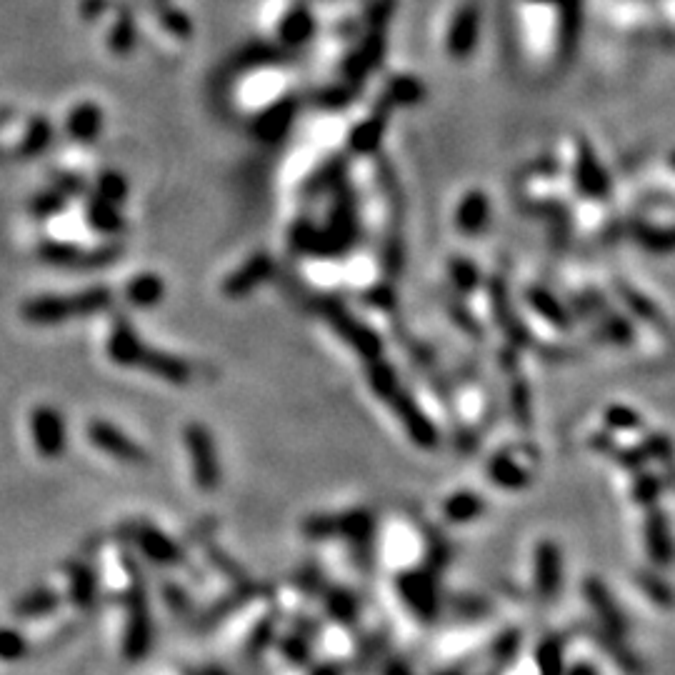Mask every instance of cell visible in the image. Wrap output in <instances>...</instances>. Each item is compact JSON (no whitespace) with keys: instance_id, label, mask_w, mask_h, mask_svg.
<instances>
[{"instance_id":"1","label":"cell","mask_w":675,"mask_h":675,"mask_svg":"<svg viewBox=\"0 0 675 675\" xmlns=\"http://www.w3.org/2000/svg\"><path fill=\"white\" fill-rule=\"evenodd\" d=\"M108 303V293L105 290H85V293L70 295V298H40L28 303L25 315L35 323H53V320H63L68 315H83L93 313V310L103 308Z\"/></svg>"},{"instance_id":"2","label":"cell","mask_w":675,"mask_h":675,"mask_svg":"<svg viewBox=\"0 0 675 675\" xmlns=\"http://www.w3.org/2000/svg\"><path fill=\"white\" fill-rule=\"evenodd\" d=\"M185 438H188V450H190V458H193L195 480H198V485L203 490H213L220 478L213 440H210V435L205 433L200 425H190Z\"/></svg>"},{"instance_id":"3","label":"cell","mask_w":675,"mask_h":675,"mask_svg":"<svg viewBox=\"0 0 675 675\" xmlns=\"http://www.w3.org/2000/svg\"><path fill=\"white\" fill-rule=\"evenodd\" d=\"M33 435L35 445L43 455L55 458V455L63 453L65 448V428L63 418L58 415V410L53 408H38L33 413Z\"/></svg>"},{"instance_id":"4","label":"cell","mask_w":675,"mask_h":675,"mask_svg":"<svg viewBox=\"0 0 675 675\" xmlns=\"http://www.w3.org/2000/svg\"><path fill=\"white\" fill-rule=\"evenodd\" d=\"M560 550L555 543H540L538 553H535V590L540 598H553L560 588Z\"/></svg>"},{"instance_id":"5","label":"cell","mask_w":675,"mask_h":675,"mask_svg":"<svg viewBox=\"0 0 675 675\" xmlns=\"http://www.w3.org/2000/svg\"><path fill=\"white\" fill-rule=\"evenodd\" d=\"M88 435L100 450L115 455V458H123V460H143L145 458L143 450H140L138 445H135L133 440L128 438V435H123L118 428H113V425L93 423L88 428Z\"/></svg>"},{"instance_id":"6","label":"cell","mask_w":675,"mask_h":675,"mask_svg":"<svg viewBox=\"0 0 675 675\" xmlns=\"http://www.w3.org/2000/svg\"><path fill=\"white\" fill-rule=\"evenodd\" d=\"M135 540H138V548L148 555L150 560L160 565H170L175 560H180V548L170 538H165L160 530L155 528H140L135 530Z\"/></svg>"},{"instance_id":"7","label":"cell","mask_w":675,"mask_h":675,"mask_svg":"<svg viewBox=\"0 0 675 675\" xmlns=\"http://www.w3.org/2000/svg\"><path fill=\"white\" fill-rule=\"evenodd\" d=\"M268 273H270V260L263 258V255H258V258L248 260V263H245L243 268L233 275V278H228L225 290H228L230 295H243V293H248L250 288H255V283H260V280H263Z\"/></svg>"},{"instance_id":"8","label":"cell","mask_w":675,"mask_h":675,"mask_svg":"<svg viewBox=\"0 0 675 675\" xmlns=\"http://www.w3.org/2000/svg\"><path fill=\"white\" fill-rule=\"evenodd\" d=\"M108 350H110V355H113V360H118V363H125V365L138 363V360H143V355H145V350L140 348V340L135 338V333L125 323H120L118 328H115Z\"/></svg>"},{"instance_id":"9","label":"cell","mask_w":675,"mask_h":675,"mask_svg":"<svg viewBox=\"0 0 675 675\" xmlns=\"http://www.w3.org/2000/svg\"><path fill=\"white\" fill-rule=\"evenodd\" d=\"M100 110L93 103H83L68 118V133L78 140H93L100 133Z\"/></svg>"},{"instance_id":"10","label":"cell","mask_w":675,"mask_h":675,"mask_svg":"<svg viewBox=\"0 0 675 675\" xmlns=\"http://www.w3.org/2000/svg\"><path fill=\"white\" fill-rule=\"evenodd\" d=\"M488 220V200L483 198L480 193H470L465 195V200L460 203L458 210V225L465 230V233H478L480 228Z\"/></svg>"},{"instance_id":"11","label":"cell","mask_w":675,"mask_h":675,"mask_svg":"<svg viewBox=\"0 0 675 675\" xmlns=\"http://www.w3.org/2000/svg\"><path fill=\"white\" fill-rule=\"evenodd\" d=\"M128 298L135 305H155L163 298V280L158 275H140L128 285Z\"/></svg>"},{"instance_id":"12","label":"cell","mask_w":675,"mask_h":675,"mask_svg":"<svg viewBox=\"0 0 675 675\" xmlns=\"http://www.w3.org/2000/svg\"><path fill=\"white\" fill-rule=\"evenodd\" d=\"M483 513V500L478 495L470 493H458L455 498H450L445 503V515H448L453 523H468V520L478 518Z\"/></svg>"},{"instance_id":"13","label":"cell","mask_w":675,"mask_h":675,"mask_svg":"<svg viewBox=\"0 0 675 675\" xmlns=\"http://www.w3.org/2000/svg\"><path fill=\"white\" fill-rule=\"evenodd\" d=\"M458 28L453 30L450 35V50L455 55H463L473 48V38H475V15L473 13H463L458 18Z\"/></svg>"},{"instance_id":"14","label":"cell","mask_w":675,"mask_h":675,"mask_svg":"<svg viewBox=\"0 0 675 675\" xmlns=\"http://www.w3.org/2000/svg\"><path fill=\"white\" fill-rule=\"evenodd\" d=\"M490 475H493V478L498 480L503 488H523V483H525L523 470H520L518 465L508 458L493 460V465H490Z\"/></svg>"},{"instance_id":"15","label":"cell","mask_w":675,"mask_h":675,"mask_svg":"<svg viewBox=\"0 0 675 675\" xmlns=\"http://www.w3.org/2000/svg\"><path fill=\"white\" fill-rule=\"evenodd\" d=\"M310 30H313V20L308 18V13H305V10H295V13H290L283 23L285 43L293 45L303 43V40L308 38Z\"/></svg>"},{"instance_id":"16","label":"cell","mask_w":675,"mask_h":675,"mask_svg":"<svg viewBox=\"0 0 675 675\" xmlns=\"http://www.w3.org/2000/svg\"><path fill=\"white\" fill-rule=\"evenodd\" d=\"M580 183H583L585 193L590 195H600L605 190L603 173H600L598 163L590 153H583V160H580Z\"/></svg>"},{"instance_id":"17","label":"cell","mask_w":675,"mask_h":675,"mask_svg":"<svg viewBox=\"0 0 675 675\" xmlns=\"http://www.w3.org/2000/svg\"><path fill=\"white\" fill-rule=\"evenodd\" d=\"M90 220L95 223V228L105 230V233H113V230L120 228V215L115 213V205L108 203V200H98V203L90 208Z\"/></svg>"},{"instance_id":"18","label":"cell","mask_w":675,"mask_h":675,"mask_svg":"<svg viewBox=\"0 0 675 675\" xmlns=\"http://www.w3.org/2000/svg\"><path fill=\"white\" fill-rule=\"evenodd\" d=\"M28 653V643L18 630H0V660H18Z\"/></svg>"},{"instance_id":"19","label":"cell","mask_w":675,"mask_h":675,"mask_svg":"<svg viewBox=\"0 0 675 675\" xmlns=\"http://www.w3.org/2000/svg\"><path fill=\"white\" fill-rule=\"evenodd\" d=\"M55 595L53 593H45V590H38V593H30L28 598L20 600L18 605V613L20 615H40V613H48V610L55 608Z\"/></svg>"},{"instance_id":"20","label":"cell","mask_w":675,"mask_h":675,"mask_svg":"<svg viewBox=\"0 0 675 675\" xmlns=\"http://www.w3.org/2000/svg\"><path fill=\"white\" fill-rule=\"evenodd\" d=\"M640 243L650 250H673L675 248V230L650 228L645 233H638Z\"/></svg>"},{"instance_id":"21","label":"cell","mask_w":675,"mask_h":675,"mask_svg":"<svg viewBox=\"0 0 675 675\" xmlns=\"http://www.w3.org/2000/svg\"><path fill=\"white\" fill-rule=\"evenodd\" d=\"M530 300H533V308L538 310V313H543L548 320L565 323V313L558 308V303H555L548 293H543V290H533V293H530Z\"/></svg>"},{"instance_id":"22","label":"cell","mask_w":675,"mask_h":675,"mask_svg":"<svg viewBox=\"0 0 675 675\" xmlns=\"http://www.w3.org/2000/svg\"><path fill=\"white\" fill-rule=\"evenodd\" d=\"M540 670L543 675H560V645L555 640H545L543 653H540Z\"/></svg>"},{"instance_id":"23","label":"cell","mask_w":675,"mask_h":675,"mask_svg":"<svg viewBox=\"0 0 675 675\" xmlns=\"http://www.w3.org/2000/svg\"><path fill=\"white\" fill-rule=\"evenodd\" d=\"M98 188H100V193H103V200H108V203H113V205L125 195L123 178L115 173H105L103 178H100Z\"/></svg>"},{"instance_id":"24","label":"cell","mask_w":675,"mask_h":675,"mask_svg":"<svg viewBox=\"0 0 675 675\" xmlns=\"http://www.w3.org/2000/svg\"><path fill=\"white\" fill-rule=\"evenodd\" d=\"M110 43H113V48L118 50V53H125V50L130 48V43H133V20L120 18L113 35H110Z\"/></svg>"},{"instance_id":"25","label":"cell","mask_w":675,"mask_h":675,"mask_svg":"<svg viewBox=\"0 0 675 675\" xmlns=\"http://www.w3.org/2000/svg\"><path fill=\"white\" fill-rule=\"evenodd\" d=\"M605 418H608L610 428L630 430V428H638V425H640L638 415L630 413V410H625V408H610V410H608V415H605Z\"/></svg>"},{"instance_id":"26","label":"cell","mask_w":675,"mask_h":675,"mask_svg":"<svg viewBox=\"0 0 675 675\" xmlns=\"http://www.w3.org/2000/svg\"><path fill=\"white\" fill-rule=\"evenodd\" d=\"M378 133H380L378 123H368L365 128H360L358 133H355V145H358L360 150L373 148V143L378 140Z\"/></svg>"},{"instance_id":"27","label":"cell","mask_w":675,"mask_h":675,"mask_svg":"<svg viewBox=\"0 0 675 675\" xmlns=\"http://www.w3.org/2000/svg\"><path fill=\"white\" fill-rule=\"evenodd\" d=\"M60 208V198L58 195H45V198H40L38 203H35V213H55V210Z\"/></svg>"},{"instance_id":"28","label":"cell","mask_w":675,"mask_h":675,"mask_svg":"<svg viewBox=\"0 0 675 675\" xmlns=\"http://www.w3.org/2000/svg\"><path fill=\"white\" fill-rule=\"evenodd\" d=\"M570 675H595L593 668H588V665H578V668L570 670Z\"/></svg>"}]
</instances>
